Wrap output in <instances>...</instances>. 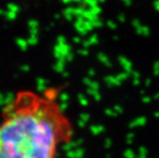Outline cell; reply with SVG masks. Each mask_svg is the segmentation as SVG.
I'll return each instance as SVG.
<instances>
[{
    "label": "cell",
    "mask_w": 159,
    "mask_h": 158,
    "mask_svg": "<svg viewBox=\"0 0 159 158\" xmlns=\"http://www.w3.org/2000/svg\"><path fill=\"white\" fill-rule=\"evenodd\" d=\"M58 95L54 87L14 94L0 113V158H57L73 135Z\"/></svg>",
    "instance_id": "6da1fadb"
}]
</instances>
